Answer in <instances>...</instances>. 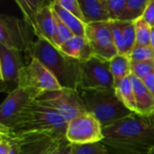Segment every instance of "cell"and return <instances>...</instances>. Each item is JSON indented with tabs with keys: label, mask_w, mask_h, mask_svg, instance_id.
I'll return each instance as SVG.
<instances>
[{
	"label": "cell",
	"mask_w": 154,
	"mask_h": 154,
	"mask_svg": "<svg viewBox=\"0 0 154 154\" xmlns=\"http://www.w3.org/2000/svg\"><path fill=\"white\" fill-rule=\"evenodd\" d=\"M142 18L151 28H154V0L149 1Z\"/></svg>",
	"instance_id": "4dcf8cb0"
},
{
	"label": "cell",
	"mask_w": 154,
	"mask_h": 154,
	"mask_svg": "<svg viewBox=\"0 0 154 154\" xmlns=\"http://www.w3.org/2000/svg\"><path fill=\"white\" fill-rule=\"evenodd\" d=\"M37 59L56 78L61 88L78 90L80 61L64 54L44 39H36L27 56Z\"/></svg>",
	"instance_id": "3957f363"
},
{
	"label": "cell",
	"mask_w": 154,
	"mask_h": 154,
	"mask_svg": "<svg viewBox=\"0 0 154 154\" xmlns=\"http://www.w3.org/2000/svg\"><path fill=\"white\" fill-rule=\"evenodd\" d=\"M131 62L154 60V51L151 46L135 47L129 56Z\"/></svg>",
	"instance_id": "f1b7e54d"
},
{
	"label": "cell",
	"mask_w": 154,
	"mask_h": 154,
	"mask_svg": "<svg viewBox=\"0 0 154 154\" xmlns=\"http://www.w3.org/2000/svg\"><path fill=\"white\" fill-rule=\"evenodd\" d=\"M52 2L49 1L39 10L32 29L36 39H44L54 45L55 22L52 10Z\"/></svg>",
	"instance_id": "9a60e30c"
},
{
	"label": "cell",
	"mask_w": 154,
	"mask_h": 154,
	"mask_svg": "<svg viewBox=\"0 0 154 154\" xmlns=\"http://www.w3.org/2000/svg\"><path fill=\"white\" fill-rule=\"evenodd\" d=\"M85 37L92 48L94 56L110 60L118 54L110 21L87 24Z\"/></svg>",
	"instance_id": "30bf717a"
},
{
	"label": "cell",
	"mask_w": 154,
	"mask_h": 154,
	"mask_svg": "<svg viewBox=\"0 0 154 154\" xmlns=\"http://www.w3.org/2000/svg\"><path fill=\"white\" fill-rule=\"evenodd\" d=\"M79 3L84 14L86 25L110 21L104 0H79Z\"/></svg>",
	"instance_id": "ac0fdd59"
},
{
	"label": "cell",
	"mask_w": 154,
	"mask_h": 154,
	"mask_svg": "<svg viewBox=\"0 0 154 154\" xmlns=\"http://www.w3.org/2000/svg\"><path fill=\"white\" fill-rule=\"evenodd\" d=\"M25 66L22 53L0 45L1 91L7 95L19 88V77Z\"/></svg>",
	"instance_id": "8fae6325"
},
{
	"label": "cell",
	"mask_w": 154,
	"mask_h": 154,
	"mask_svg": "<svg viewBox=\"0 0 154 154\" xmlns=\"http://www.w3.org/2000/svg\"><path fill=\"white\" fill-rule=\"evenodd\" d=\"M150 0H127L126 9L122 21L135 22L142 18Z\"/></svg>",
	"instance_id": "603a6c76"
},
{
	"label": "cell",
	"mask_w": 154,
	"mask_h": 154,
	"mask_svg": "<svg viewBox=\"0 0 154 154\" xmlns=\"http://www.w3.org/2000/svg\"><path fill=\"white\" fill-rule=\"evenodd\" d=\"M104 139L110 154H148L154 145V121L138 114L103 127Z\"/></svg>",
	"instance_id": "6da1fadb"
},
{
	"label": "cell",
	"mask_w": 154,
	"mask_h": 154,
	"mask_svg": "<svg viewBox=\"0 0 154 154\" xmlns=\"http://www.w3.org/2000/svg\"><path fill=\"white\" fill-rule=\"evenodd\" d=\"M130 77L135 96L137 114L150 117L154 112V97L142 79L132 74Z\"/></svg>",
	"instance_id": "2e32d148"
},
{
	"label": "cell",
	"mask_w": 154,
	"mask_h": 154,
	"mask_svg": "<svg viewBox=\"0 0 154 154\" xmlns=\"http://www.w3.org/2000/svg\"><path fill=\"white\" fill-rule=\"evenodd\" d=\"M79 88L85 89H114L115 81L109 60L93 56L89 60L80 62Z\"/></svg>",
	"instance_id": "52a82bcc"
},
{
	"label": "cell",
	"mask_w": 154,
	"mask_h": 154,
	"mask_svg": "<svg viewBox=\"0 0 154 154\" xmlns=\"http://www.w3.org/2000/svg\"><path fill=\"white\" fill-rule=\"evenodd\" d=\"M71 152V143H69L67 139H65L60 145L51 154H70Z\"/></svg>",
	"instance_id": "1f68e13d"
},
{
	"label": "cell",
	"mask_w": 154,
	"mask_h": 154,
	"mask_svg": "<svg viewBox=\"0 0 154 154\" xmlns=\"http://www.w3.org/2000/svg\"><path fill=\"white\" fill-rule=\"evenodd\" d=\"M56 2L64 9H66L69 13H70L71 14H73L75 17H77L85 23L84 14L79 3V0H56Z\"/></svg>",
	"instance_id": "f546056e"
},
{
	"label": "cell",
	"mask_w": 154,
	"mask_h": 154,
	"mask_svg": "<svg viewBox=\"0 0 154 154\" xmlns=\"http://www.w3.org/2000/svg\"><path fill=\"white\" fill-rule=\"evenodd\" d=\"M19 88L24 89L32 101L46 92L61 88L56 78L37 59H31L22 69Z\"/></svg>",
	"instance_id": "8992f818"
},
{
	"label": "cell",
	"mask_w": 154,
	"mask_h": 154,
	"mask_svg": "<svg viewBox=\"0 0 154 154\" xmlns=\"http://www.w3.org/2000/svg\"><path fill=\"white\" fill-rule=\"evenodd\" d=\"M150 46L152 48L154 51V28L151 30V39H150Z\"/></svg>",
	"instance_id": "d590c367"
},
{
	"label": "cell",
	"mask_w": 154,
	"mask_h": 154,
	"mask_svg": "<svg viewBox=\"0 0 154 154\" xmlns=\"http://www.w3.org/2000/svg\"><path fill=\"white\" fill-rule=\"evenodd\" d=\"M147 87V88L150 90V92L152 94L154 97V71H152L151 74H149L143 80Z\"/></svg>",
	"instance_id": "836d02e7"
},
{
	"label": "cell",
	"mask_w": 154,
	"mask_h": 154,
	"mask_svg": "<svg viewBox=\"0 0 154 154\" xmlns=\"http://www.w3.org/2000/svg\"><path fill=\"white\" fill-rule=\"evenodd\" d=\"M59 49L64 54L80 62L86 61L94 56L92 48L86 37L74 36L72 39L60 45Z\"/></svg>",
	"instance_id": "e0dca14e"
},
{
	"label": "cell",
	"mask_w": 154,
	"mask_h": 154,
	"mask_svg": "<svg viewBox=\"0 0 154 154\" xmlns=\"http://www.w3.org/2000/svg\"><path fill=\"white\" fill-rule=\"evenodd\" d=\"M66 139L71 144L100 143L104 139L103 126L94 116L83 113L68 123Z\"/></svg>",
	"instance_id": "9c48e42d"
},
{
	"label": "cell",
	"mask_w": 154,
	"mask_h": 154,
	"mask_svg": "<svg viewBox=\"0 0 154 154\" xmlns=\"http://www.w3.org/2000/svg\"><path fill=\"white\" fill-rule=\"evenodd\" d=\"M115 92L119 100L129 109L132 113L137 114V106L135 101V96L131 77H127L115 85Z\"/></svg>",
	"instance_id": "d6986e66"
},
{
	"label": "cell",
	"mask_w": 154,
	"mask_h": 154,
	"mask_svg": "<svg viewBox=\"0 0 154 154\" xmlns=\"http://www.w3.org/2000/svg\"><path fill=\"white\" fill-rule=\"evenodd\" d=\"M80 101L87 113L94 116L103 127L116 123L132 113L119 100L115 88H78Z\"/></svg>",
	"instance_id": "277c9868"
},
{
	"label": "cell",
	"mask_w": 154,
	"mask_h": 154,
	"mask_svg": "<svg viewBox=\"0 0 154 154\" xmlns=\"http://www.w3.org/2000/svg\"><path fill=\"white\" fill-rule=\"evenodd\" d=\"M115 85L131 75V60L128 56L117 54L109 60Z\"/></svg>",
	"instance_id": "44dd1931"
},
{
	"label": "cell",
	"mask_w": 154,
	"mask_h": 154,
	"mask_svg": "<svg viewBox=\"0 0 154 154\" xmlns=\"http://www.w3.org/2000/svg\"><path fill=\"white\" fill-rule=\"evenodd\" d=\"M134 27H135V39H136L135 47L150 46L152 28L143 21V18H140L134 22Z\"/></svg>",
	"instance_id": "d4e9b609"
},
{
	"label": "cell",
	"mask_w": 154,
	"mask_h": 154,
	"mask_svg": "<svg viewBox=\"0 0 154 154\" xmlns=\"http://www.w3.org/2000/svg\"><path fill=\"white\" fill-rule=\"evenodd\" d=\"M68 122L51 107L36 100L28 103L12 124L0 128V136L18 140L35 135H51L66 138Z\"/></svg>",
	"instance_id": "7a4b0ae2"
},
{
	"label": "cell",
	"mask_w": 154,
	"mask_h": 154,
	"mask_svg": "<svg viewBox=\"0 0 154 154\" xmlns=\"http://www.w3.org/2000/svg\"><path fill=\"white\" fill-rule=\"evenodd\" d=\"M70 154H110L106 145L100 143L88 144H71Z\"/></svg>",
	"instance_id": "4316f807"
},
{
	"label": "cell",
	"mask_w": 154,
	"mask_h": 154,
	"mask_svg": "<svg viewBox=\"0 0 154 154\" xmlns=\"http://www.w3.org/2000/svg\"><path fill=\"white\" fill-rule=\"evenodd\" d=\"M53 16H54V22H55L54 46L59 49L60 45H62L69 40L72 39L75 35L69 30V28L62 22V20L59 17V15L56 14L54 10H53Z\"/></svg>",
	"instance_id": "cb8c5ba5"
},
{
	"label": "cell",
	"mask_w": 154,
	"mask_h": 154,
	"mask_svg": "<svg viewBox=\"0 0 154 154\" xmlns=\"http://www.w3.org/2000/svg\"><path fill=\"white\" fill-rule=\"evenodd\" d=\"M58 112L68 123L78 116L86 113L77 90L60 88L42 94L36 99Z\"/></svg>",
	"instance_id": "ba28073f"
},
{
	"label": "cell",
	"mask_w": 154,
	"mask_h": 154,
	"mask_svg": "<svg viewBox=\"0 0 154 154\" xmlns=\"http://www.w3.org/2000/svg\"><path fill=\"white\" fill-rule=\"evenodd\" d=\"M31 101L29 94L23 88H18L9 93L0 107V128L8 127Z\"/></svg>",
	"instance_id": "7c38bea8"
},
{
	"label": "cell",
	"mask_w": 154,
	"mask_h": 154,
	"mask_svg": "<svg viewBox=\"0 0 154 154\" xmlns=\"http://www.w3.org/2000/svg\"><path fill=\"white\" fill-rule=\"evenodd\" d=\"M11 142L5 137L0 136V154H10Z\"/></svg>",
	"instance_id": "d6a6232c"
},
{
	"label": "cell",
	"mask_w": 154,
	"mask_h": 154,
	"mask_svg": "<svg viewBox=\"0 0 154 154\" xmlns=\"http://www.w3.org/2000/svg\"><path fill=\"white\" fill-rule=\"evenodd\" d=\"M46 2L47 0H15L23 15V20L30 25L32 30L34 27L35 18L39 10Z\"/></svg>",
	"instance_id": "7402d4cb"
},
{
	"label": "cell",
	"mask_w": 154,
	"mask_h": 154,
	"mask_svg": "<svg viewBox=\"0 0 154 154\" xmlns=\"http://www.w3.org/2000/svg\"><path fill=\"white\" fill-rule=\"evenodd\" d=\"M65 139L51 135H35L9 141L15 142L20 145L19 154H51Z\"/></svg>",
	"instance_id": "4fadbf2b"
},
{
	"label": "cell",
	"mask_w": 154,
	"mask_h": 154,
	"mask_svg": "<svg viewBox=\"0 0 154 154\" xmlns=\"http://www.w3.org/2000/svg\"><path fill=\"white\" fill-rule=\"evenodd\" d=\"M106 8L110 17V21H122L127 0H104Z\"/></svg>",
	"instance_id": "484cf974"
},
{
	"label": "cell",
	"mask_w": 154,
	"mask_h": 154,
	"mask_svg": "<svg viewBox=\"0 0 154 154\" xmlns=\"http://www.w3.org/2000/svg\"><path fill=\"white\" fill-rule=\"evenodd\" d=\"M152 71H154V60L131 62V74L142 80Z\"/></svg>",
	"instance_id": "83f0119b"
},
{
	"label": "cell",
	"mask_w": 154,
	"mask_h": 154,
	"mask_svg": "<svg viewBox=\"0 0 154 154\" xmlns=\"http://www.w3.org/2000/svg\"><path fill=\"white\" fill-rule=\"evenodd\" d=\"M11 142V152H10V154H19V149H20V145L15 143V142Z\"/></svg>",
	"instance_id": "e575fe53"
},
{
	"label": "cell",
	"mask_w": 154,
	"mask_h": 154,
	"mask_svg": "<svg viewBox=\"0 0 154 154\" xmlns=\"http://www.w3.org/2000/svg\"><path fill=\"white\" fill-rule=\"evenodd\" d=\"M150 117H151V118H152V120L154 121V112H153V114H152V116H151Z\"/></svg>",
	"instance_id": "74e56055"
},
{
	"label": "cell",
	"mask_w": 154,
	"mask_h": 154,
	"mask_svg": "<svg viewBox=\"0 0 154 154\" xmlns=\"http://www.w3.org/2000/svg\"><path fill=\"white\" fill-rule=\"evenodd\" d=\"M33 36V31L24 20L5 14H0V45L23 52L27 57L35 42Z\"/></svg>",
	"instance_id": "5b68a950"
},
{
	"label": "cell",
	"mask_w": 154,
	"mask_h": 154,
	"mask_svg": "<svg viewBox=\"0 0 154 154\" xmlns=\"http://www.w3.org/2000/svg\"><path fill=\"white\" fill-rule=\"evenodd\" d=\"M110 23L118 54L129 57L136 44L134 22L110 21Z\"/></svg>",
	"instance_id": "5bb4252c"
},
{
	"label": "cell",
	"mask_w": 154,
	"mask_h": 154,
	"mask_svg": "<svg viewBox=\"0 0 154 154\" xmlns=\"http://www.w3.org/2000/svg\"><path fill=\"white\" fill-rule=\"evenodd\" d=\"M148 154H154V145L152 147V149L150 150V152H149Z\"/></svg>",
	"instance_id": "8d00e7d4"
},
{
	"label": "cell",
	"mask_w": 154,
	"mask_h": 154,
	"mask_svg": "<svg viewBox=\"0 0 154 154\" xmlns=\"http://www.w3.org/2000/svg\"><path fill=\"white\" fill-rule=\"evenodd\" d=\"M52 9L56 12L59 17L62 20V22L69 28V30L74 33L75 36L85 37L86 34V24L75 17L73 14L69 13L66 9H64L61 5H60L56 0L52 2Z\"/></svg>",
	"instance_id": "ffe728a7"
}]
</instances>
